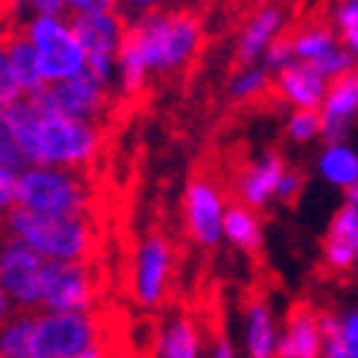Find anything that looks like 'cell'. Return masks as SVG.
Listing matches in <instances>:
<instances>
[{
	"instance_id": "obj_9",
	"label": "cell",
	"mask_w": 358,
	"mask_h": 358,
	"mask_svg": "<svg viewBox=\"0 0 358 358\" xmlns=\"http://www.w3.org/2000/svg\"><path fill=\"white\" fill-rule=\"evenodd\" d=\"M44 259L27 242L12 239L3 248V297H12L21 309H41Z\"/></svg>"
},
{
	"instance_id": "obj_20",
	"label": "cell",
	"mask_w": 358,
	"mask_h": 358,
	"mask_svg": "<svg viewBox=\"0 0 358 358\" xmlns=\"http://www.w3.org/2000/svg\"><path fill=\"white\" fill-rule=\"evenodd\" d=\"M38 309H24L6 320L3 327V358H32V341H35V324L41 315Z\"/></svg>"
},
{
	"instance_id": "obj_6",
	"label": "cell",
	"mask_w": 358,
	"mask_h": 358,
	"mask_svg": "<svg viewBox=\"0 0 358 358\" xmlns=\"http://www.w3.org/2000/svg\"><path fill=\"white\" fill-rule=\"evenodd\" d=\"M96 344L91 312H52L35 324L32 358H76Z\"/></svg>"
},
{
	"instance_id": "obj_27",
	"label": "cell",
	"mask_w": 358,
	"mask_h": 358,
	"mask_svg": "<svg viewBox=\"0 0 358 358\" xmlns=\"http://www.w3.org/2000/svg\"><path fill=\"white\" fill-rule=\"evenodd\" d=\"M76 358H111V355H108V350L102 347V341H96L91 350H85V352H82V355H76Z\"/></svg>"
},
{
	"instance_id": "obj_25",
	"label": "cell",
	"mask_w": 358,
	"mask_h": 358,
	"mask_svg": "<svg viewBox=\"0 0 358 358\" xmlns=\"http://www.w3.org/2000/svg\"><path fill=\"white\" fill-rule=\"evenodd\" d=\"M335 21H338V27H341L344 32L358 29V3H344L341 9H338Z\"/></svg>"
},
{
	"instance_id": "obj_11",
	"label": "cell",
	"mask_w": 358,
	"mask_h": 358,
	"mask_svg": "<svg viewBox=\"0 0 358 358\" xmlns=\"http://www.w3.org/2000/svg\"><path fill=\"white\" fill-rule=\"evenodd\" d=\"M320 309L309 297H297L285 312V335L277 344V358H320Z\"/></svg>"
},
{
	"instance_id": "obj_3",
	"label": "cell",
	"mask_w": 358,
	"mask_h": 358,
	"mask_svg": "<svg viewBox=\"0 0 358 358\" xmlns=\"http://www.w3.org/2000/svg\"><path fill=\"white\" fill-rule=\"evenodd\" d=\"M70 172L27 169L17 178V204L32 213H44V216L85 219V207L91 201V192Z\"/></svg>"
},
{
	"instance_id": "obj_8",
	"label": "cell",
	"mask_w": 358,
	"mask_h": 358,
	"mask_svg": "<svg viewBox=\"0 0 358 358\" xmlns=\"http://www.w3.org/2000/svg\"><path fill=\"white\" fill-rule=\"evenodd\" d=\"M96 152V131L82 120L41 117V157L44 164L79 166Z\"/></svg>"
},
{
	"instance_id": "obj_30",
	"label": "cell",
	"mask_w": 358,
	"mask_h": 358,
	"mask_svg": "<svg viewBox=\"0 0 358 358\" xmlns=\"http://www.w3.org/2000/svg\"><path fill=\"white\" fill-rule=\"evenodd\" d=\"M347 199H350V204H355V207H358V184H352V187L347 189Z\"/></svg>"
},
{
	"instance_id": "obj_13",
	"label": "cell",
	"mask_w": 358,
	"mask_h": 358,
	"mask_svg": "<svg viewBox=\"0 0 358 358\" xmlns=\"http://www.w3.org/2000/svg\"><path fill=\"white\" fill-rule=\"evenodd\" d=\"M169 265H172L169 242L164 236L152 234L140 250V265H137V297L146 306L157 303L160 294H164L166 280H169Z\"/></svg>"
},
{
	"instance_id": "obj_21",
	"label": "cell",
	"mask_w": 358,
	"mask_h": 358,
	"mask_svg": "<svg viewBox=\"0 0 358 358\" xmlns=\"http://www.w3.org/2000/svg\"><path fill=\"white\" fill-rule=\"evenodd\" d=\"M320 169H324V175L329 181L344 184L347 189L352 184H358V157L350 149H341V146L329 149L324 157H320Z\"/></svg>"
},
{
	"instance_id": "obj_23",
	"label": "cell",
	"mask_w": 358,
	"mask_h": 358,
	"mask_svg": "<svg viewBox=\"0 0 358 358\" xmlns=\"http://www.w3.org/2000/svg\"><path fill=\"white\" fill-rule=\"evenodd\" d=\"M320 131H324V114L317 108H297L289 120V134L294 140H312Z\"/></svg>"
},
{
	"instance_id": "obj_14",
	"label": "cell",
	"mask_w": 358,
	"mask_h": 358,
	"mask_svg": "<svg viewBox=\"0 0 358 358\" xmlns=\"http://www.w3.org/2000/svg\"><path fill=\"white\" fill-rule=\"evenodd\" d=\"M285 175V164L280 152H268L257 166H245L239 172V181H236V195L254 210V207H262L265 199L271 195L274 189H280V181Z\"/></svg>"
},
{
	"instance_id": "obj_16",
	"label": "cell",
	"mask_w": 358,
	"mask_h": 358,
	"mask_svg": "<svg viewBox=\"0 0 358 358\" xmlns=\"http://www.w3.org/2000/svg\"><path fill=\"white\" fill-rule=\"evenodd\" d=\"M280 24H282V9H277V6L257 9V15L250 17V24L242 32V41H239V50H236L234 67H245V64L254 62L257 52L277 38Z\"/></svg>"
},
{
	"instance_id": "obj_10",
	"label": "cell",
	"mask_w": 358,
	"mask_h": 358,
	"mask_svg": "<svg viewBox=\"0 0 358 358\" xmlns=\"http://www.w3.org/2000/svg\"><path fill=\"white\" fill-rule=\"evenodd\" d=\"M187 227L195 242L201 245H216L219 239V222H222V195L219 184L210 181V172L195 169L187 187Z\"/></svg>"
},
{
	"instance_id": "obj_4",
	"label": "cell",
	"mask_w": 358,
	"mask_h": 358,
	"mask_svg": "<svg viewBox=\"0 0 358 358\" xmlns=\"http://www.w3.org/2000/svg\"><path fill=\"white\" fill-rule=\"evenodd\" d=\"M29 38L35 44V52H38V70L47 85L67 82L76 73H82L85 50L73 29L62 24L59 17H47V15L35 17L29 24Z\"/></svg>"
},
{
	"instance_id": "obj_15",
	"label": "cell",
	"mask_w": 358,
	"mask_h": 358,
	"mask_svg": "<svg viewBox=\"0 0 358 358\" xmlns=\"http://www.w3.org/2000/svg\"><path fill=\"white\" fill-rule=\"evenodd\" d=\"M277 85L285 99L297 102L300 108H317L320 96H327V85L324 76L315 73V67L309 62H297V64H285L277 76Z\"/></svg>"
},
{
	"instance_id": "obj_29",
	"label": "cell",
	"mask_w": 358,
	"mask_h": 358,
	"mask_svg": "<svg viewBox=\"0 0 358 358\" xmlns=\"http://www.w3.org/2000/svg\"><path fill=\"white\" fill-rule=\"evenodd\" d=\"M344 41L358 52V29H352V32H344Z\"/></svg>"
},
{
	"instance_id": "obj_24",
	"label": "cell",
	"mask_w": 358,
	"mask_h": 358,
	"mask_svg": "<svg viewBox=\"0 0 358 358\" xmlns=\"http://www.w3.org/2000/svg\"><path fill=\"white\" fill-rule=\"evenodd\" d=\"M303 187H306V175H303L300 169H285L282 181H280V189H277L280 201L289 204V207H294L297 199H300V192H303Z\"/></svg>"
},
{
	"instance_id": "obj_5",
	"label": "cell",
	"mask_w": 358,
	"mask_h": 358,
	"mask_svg": "<svg viewBox=\"0 0 358 358\" xmlns=\"http://www.w3.org/2000/svg\"><path fill=\"white\" fill-rule=\"evenodd\" d=\"M67 27L73 29V35L79 38L82 50H85V67L96 73L102 82H108L111 73V59L114 52H120V41H122V29L129 27L125 15L111 9V12H79L70 9L67 12Z\"/></svg>"
},
{
	"instance_id": "obj_17",
	"label": "cell",
	"mask_w": 358,
	"mask_h": 358,
	"mask_svg": "<svg viewBox=\"0 0 358 358\" xmlns=\"http://www.w3.org/2000/svg\"><path fill=\"white\" fill-rule=\"evenodd\" d=\"M224 234L234 239L245 254L259 259V224L257 216L234 189H227V210H224Z\"/></svg>"
},
{
	"instance_id": "obj_12",
	"label": "cell",
	"mask_w": 358,
	"mask_h": 358,
	"mask_svg": "<svg viewBox=\"0 0 358 358\" xmlns=\"http://www.w3.org/2000/svg\"><path fill=\"white\" fill-rule=\"evenodd\" d=\"M358 257V207L344 204L324 236V265L332 271H347Z\"/></svg>"
},
{
	"instance_id": "obj_2",
	"label": "cell",
	"mask_w": 358,
	"mask_h": 358,
	"mask_svg": "<svg viewBox=\"0 0 358 358\" xmlns=\"http://www.w3.org/2000/svg\"><path fill=\"white\" fill-rule=\"evenodd\" d=\"M6 222L15 239L59 262H85L94 254V234L85 219L44 216V213H32L27 207H12L6 213Z\"/></svg>"
},
{
	"instance_id": "obj_22",
	"label": "cell",
	"mask_w": 358,
	"mask_h": 358,
	"mask_svg": "<svg viewBox=\"0 0 358 358\" xmlns=\"http://www.w3.org/2000/svg\"><path fill=\"white\" fill-rule=\"evenodd\" d=\"M164 355L166 358H195L199 355V341H195V327L187 315H181L166 329L164 338Z\"/></svg>"
},
{
	"instance_id": "obj_19",
	"label": "cell",
	"mask_w": 358,
	"mask_h": 358,
	"mask_svg": "<svg viewBox=\"0 0 358 358\" xmlns=\"http://www.w3.org/2000/svg\"><path fill=\"white\" fill-rule=\"evenodd\" d=\"M274 329L271 315H268V303L262 297L248 300V352L250 358H274Z\"/></svg>"
},
{
	"instance_id": "obj_1",
	"label": "cell",
	"mask_w": 358,
	"mask_h": 358,
	"mask_svg": "<svg viewBox=\"0 0 358 358\" xmlns=\"http://www.w3.org/2000/svg\"><path fill=\"white\" fill-rule=\"evenodd\" d=\"M137 27L143 35L146 64L160 73H172L192 62L204 35L201 17L195 15V9H149L143 12Z\"/></svg>"
},
{
	"instance_id": "obj_28",
	"label": "cell",
	"mask_w": 358,
	"mask_h": 358,
	"mask_svg": "<svg viewBox=\"0 0 358 358\" xmlns=\"http://www.w3.org/2000/svg\"><path fill=\"white\" fill-rule=\"evenodd\" d=\"M216 358H234V352H230V344H227V338H219V347H216Z\"/></svg>"
},
{
	"instance_id": "obj_7",
	"label": "cell",
	"mask_w": 358,
	"mask_h": 358,
	"mask_svg": "<svg viewBox=\"0 0 358 358\" xmlns=\"http://www.w3.org/2000/svg\"><path fill=\"white\" fill-rule=\"evenodd\" d=\"M94 292H96V282L85 262L52 259L44 265L41 306L56 312H87V303H91Z\"/></svg>"
},
{
	"instance_id": "obj_18",
	"label": "cell",
	"mask_w": 358,
	"mask_h": 358,
	"mask_svg": "<svg viewBox=\"0 0 358 358\" xmlns=\"http://www.w3.org/2000/svg\"><path fill=\"white\" fill-rule=\"evenodd\" d=\"M358 111V67L347 70V73L335 76L327 85V105L324 117L327 120H350V114Z\"/></svg>"
},
{
	"instance_id": "obj_26",
	"label": "cell",
	"mask_w": 358,
	"mask_h": 358,
	"mask_svg": "<svg viewBox=\"0 0 358 358\" xmlns=\"http://www.w3.org/2000/svg\"><path fill=\"white\" fill-rule=\"evenodd\" d=\"M344 338H347V347H350L352 358H358V312L350 315V320L344 324Z\"/></svg>"
}]
</instances>
